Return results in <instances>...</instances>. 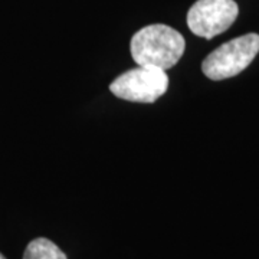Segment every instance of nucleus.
I'll use <instances>...</instances> for the list:
<instances>
[{"label": "nucleus", "instance_id": "1", "mask_svg": "<svg viewBox=\"0 0 259 259\" xmlns=\"http://www.w3.org/2000/svg\"><path fill=\"white\" fill-rule=\"evenodd\" d=\"M186 40L176 29L163 23L148 25L131 37L130 52L140 66L151 65L163 71L173 68L185 54Z\"/></svg>", "mask_w": 259, "mask_h": 259}, {"label": "nucleus", "instance_id": "2", "mask_svg": "<svg viewBox=\"0 0 259 259\" xmlns=\"http://www.w3.org/2000/svg\"><path fill=\"white\" fill-rule=\"evenodd\" d=\"M259 52V35L248 33L235 37L216 48L202 62L203 74L213 81L239 75L250 65Z\"/></svg>", "mask_w": 259, "mask_h": 259}, {"label": "nucleus", "instance_id": "3", "mask_svg": "<svg viewBox=\"0 0 259 259\" xmlns=\"http://www.w3.org/2000/svg\"><path fill=\"white\" fill-rule=\"evenodd\" d=\"M168 76L157 66L143 65L121 74L110 83V91L117 98L131 102L153 104L167 93Z\"/></svg>", "mask_w": 259, "mask_h": 259}, {"label": "nucleus", "instance_id": "4", "mask_svg": "<svg viewBox=\"0 0 259 259\" xmlns=\"http://www.w3.org/2000/svg\"><path fill=\"white\" fill-rule=\"evenodd\" d=\"M238 15L235 0H197L187 12V26L196 36L212 39L231 28Z\"/></svg>", "mask_w": 259, "mask_h": 259}, {"label": "nucleus", "instance_id": "5", "mask_svg": "<svg viewBox=\"0 0 259 259\" xmlns=\"http://www.w3.org/2000/svg\"><path fill=\"white\" fill-rule=\"evenodd\" d=\"M23 259H68L62 250L47 238H37L29 243Z\"/></svg>", "mask_w": 259, "mask_h": 259}, {"label": "nucleus", "instance_id": "6", "mask_svg": "<svg viewBox=\"0 0 259 259\" xmlns=\"http://www.w3.org/2000/svg\"><path fill=\"white\" fill-rule=\"evenodd\" d=\"M0 259H6V258H5V256H3V255L0 253Z\"/></svg>", "mask_w": 259, "mask_h": 259}]
</instances>
